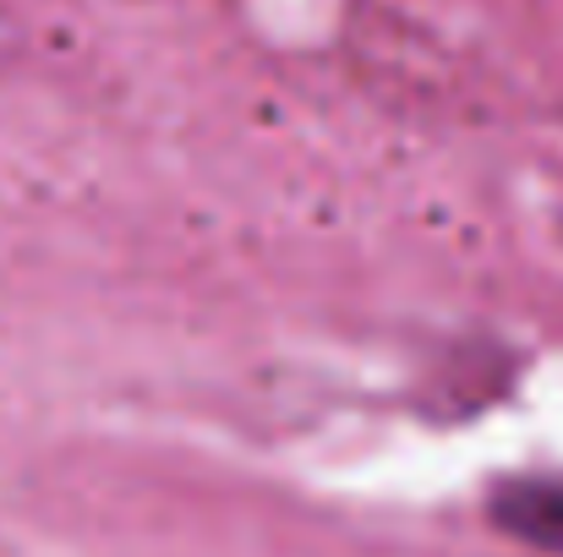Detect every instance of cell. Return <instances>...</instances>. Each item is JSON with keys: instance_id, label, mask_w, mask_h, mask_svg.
<instances>
[{"instance_id": "obj_1", "label": "cell", "mask_w": 563, "mask_h": 557, "mask_svg": "<svg viewBox=\"0 0 563 557\" xmlns=\"http://www.w3.org/2000/svg\"><path fill=\"white\" fill-rule=\"evenodd\" d=\"M493 525L542 553H563V476H504L487 492Z\"/></svg>"}]
</instances>
